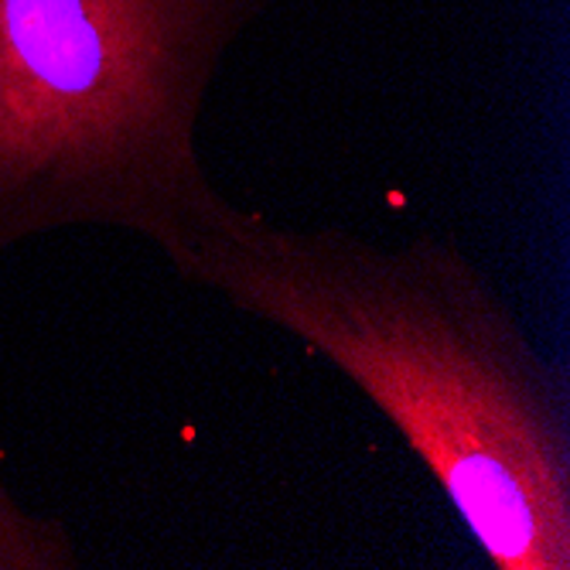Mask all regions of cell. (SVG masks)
Segmentation results:
<instances>
[{"label": "cell", "instance_id": "1", "mask_svg": "<svg viewBox=\"0 0 570 570\" xmlns=\"http://www.w3.org/2000/svg\"><path fill=\"white\" fill-rule=\"evenodd\" d=\"M171 271L366 393L495 570H570L567 380L454 243L380 246L229 202Z\"/></svg>", "mask_w": 570, "mask_h": 570}, {"label": "cell", "instance_id": "2", "mask_svg": "<svg viewBox=\"0 0 570 570\" xmlns=\"http://www.w3.org/2000/svg\"><path fill=\"white\" fill-rule=\"evenodd\" d=\"M267 0H0V261L66 229H124L165 261L226 198L198 130Z\"/></svg>", "mask_w": 570, "mask_h": 570}, {"label": "cell", "instance_id": "3", "mask_svg": "<svg viewBox=\"0 0 570 570\" xmlns=\"http://www.w3.org/2000/svg\"><path fill=\"white\" fill-rule=\"evenodd\" d=\"M79 547L59 515L24 505L0 475V570H76Z\"/></svg>", "mask_w": 570, "mask_h": 570}]
</instances>
